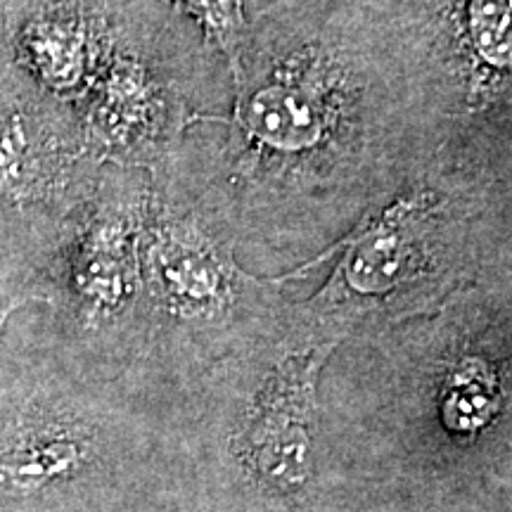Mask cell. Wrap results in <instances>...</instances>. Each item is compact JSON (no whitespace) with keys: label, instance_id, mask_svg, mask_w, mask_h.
<instances>
[{"label":"cell","instance_id":"obj_1","mask_svg":"<svg viewBox=\"0 0 512 512\" xmlns=\"http://www.w3.org/2000/svg\"><path fill=\"white\" fill-rule=\"evenodd\" d=\"M223 117L150 181L216 216L259 264L304 266L392 197L444 136L356 0L247 10Z\"/></svg>","mask_w":512,"mask_h":512},{"label":"cell","instance_id":"obj_2","mask_svg":"<svg viewBox=\"0 0 512 512\" xmlns=\"http://www.w3.org/2000/svg\"><path fill=\"white\" fill-rule=\"evenodd\" d=\"M304 320L332 342L432 316L470 287L512 275V112L451 119L439 145L328 252Z\"/></svg>","mask_w":512,"mask_h":512},{"label":"cell","instance_id":"obj_3","mask_svg":"<svg viewBox=\"0 0 512 512\" xmlns=\"http://www.w3.org/2000/svg\"><path fill=\"white\" fill-rule=\"evenodd\" d=\"M287 304L280 275L247 271L216 216L150 181L133 337L138 366L200 380L271 332Z\"/></svg>","mask_w":512,"mask_h":512},{"label":"cell","instance_id":"obj_4","mask_svg":"<svg viewBox=\"0 0 512 512\" xmlns=\"http://www.w3.org/2000/svg\"><path fill=\"white\" fill-rule=\"evenodd\" d=\"M230 95L226 57L169 0H107L105 43L72 107L98 164L155 176Z\"/></svg>","mask_w":512,"mask_h":512},{"label":"cell","instance_id":"obj_5","mask_svg":"<svg viewBox=\"0 0 512 512\" xmlns=\"http://www.w3.org/2000/svg\"><path fill=\"white\" fill-rule=\"evenodd\" d=\"M102 164L69 102L17 67L0 79V266L36 275L67 221L88 200Z\"/></svg>","mask_w":512,"mask_h":512},{"label":"cell","instance_id":"obj_6","mask_svg":"<svg viewBox=\"0 0 512 512\" xmlns=\"http://www.w3.org/2000/svg\"><path fill=\"white\" fill-rule=\"evenodd\" d=\"M434 119L512 112V0H356Z\"/></svg>","mask_w":512,"mask_h":512},{"label":"cell","instance_id":"obj_7","mask_svg":"<svg viewBox=\"0 0 512 512\" xmlns=\"http://www.w3.org/2000/svg\"><path fill=\"white\" fill-rule=\"evenodd\" d=\"M147 204L145 171L102 164L93 192L36 273L43 283L38 302L57 306L88 342L112 356L133 358Z\"/></svg>","mask_w":512,"mask_h":512},{"label":"cell","instance_id":"obj_8","mask_svg":"<svg viewBox=\"0 0 512 512\" xmlns=\"http://www.w3.org/2000/svg\"><path fill=\"white\" fill-rule=\"evenodd\" d=\"M107 34V0H43L12 34V67L57 100L79 98Z\"/></svg>","mask_w":512,"mask_h":512},{"label":"cell","instance_id":"obj_9","mask_svg":"<svg viewBox=\"0 0 512 512\" xmlns=\"http://www.w3.org/2000/svg\"><path fill=\"white\" fill-rule=\"evenodd\" d=\"M83 439L79 422L38 413L19 420L12 434L0 439V489H31L76 467Z\"/></svg>","mask_w":512,"mask_h":512},{"label":"cell","instance_id":"obj_10","mask_svg":"<svg viewBox=\"0 0 512 512\" xmlns=\"http://www.w3.org/2000/svg\"><path fill=\"white\" fill-rule=\"evenodd\" d=\"M178 15L190 19L230 64L247 29L249 0H169Z\"/></svg>","mask_w":512,"mask_h":512},{"label":"cell","instance_id":"obj_11","mask_svg":"<svg viewBox=\"0 0 512 512\" xmlns=\"http://www.w3.org/2000/svg\"><path fill=\"white\" fill-rule=\"evenodd\" d=\"M41 3L43 0H0V5H3L5 10H10L12 15H17L19 19H22L29 10H34L36 5H41Z\"/></svg>","mask_w":512,"mask_h":512},{"label":"cell","instance_id":"obj_12","mask_svg":"<svg viewBox=\"0 0 512 512\" xmlns=\"http://www.w3.org/2000/svg\"><path fill=\"white\" fill-rule=\"evenodd\" d=\"M27 302H29V299H24V302H12V304H8V306H0V332H3L5 323H8L10 313L15 311V309H19V306H22V304H27Z\"/></svg>","mask_w":512,"mask_h":512}]
</instances>
